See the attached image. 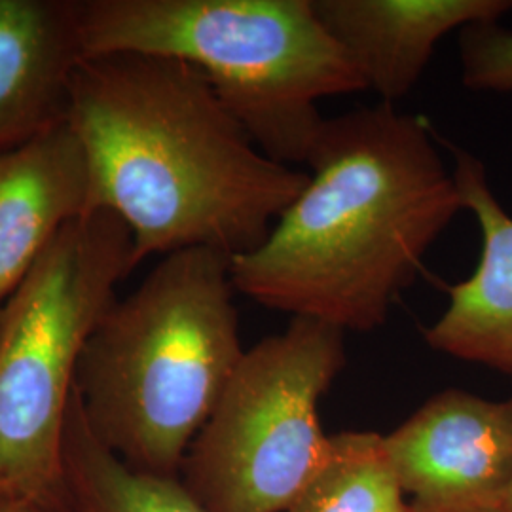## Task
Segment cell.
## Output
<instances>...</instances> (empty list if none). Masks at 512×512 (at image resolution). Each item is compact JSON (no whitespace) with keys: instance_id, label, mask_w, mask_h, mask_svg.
<instances>
[{"instance_id":"obj_9","label":"cell","mask_w":512,"mask_h":512,"mask_svg":"<svg viewBox=\"0 0 512 512\" xmlns=\"http://www.w3.org/2000/svg\"><path fill=\"white\" fill-rule=\"evenodd\" d=\"M311 6L366 90L391 105L412 92L448 33L512 12V0H311Z\"/></svg>"},{"instance_id":"obj_6","label":"cell","mask_w":512,"mask_h":512,"mask_svg":"<svg viewBox=\"0 0 512 512\" xmlns=\"http://www.w3.org/2000/svg\"><path fill=\"white\" fill-rule=\"evenodd\" d=\"M344 330L293 317L245 349L179 480L205 512H285L329 456L319 403L346 366Z\"/></svg>"},{"instance_id":"obj_16","label":"cell","mask_w":512,"mask_h":512,"mask_svg":"<svg viewBox=\"0 0 512 512\" xmlns=\"http://www.w3.org/2000/svg\"><path fill=\"white\" fill-rule=\"evenodd\" d=\"M505 512H512V486L507 495V505H505Z\"/></svg>"},{"instance_id":"obj_4","label":"cell","mask_w":512,"mask_h":512,"mask_svg":"<svg viewBox=\"0 0 512 512\" xmlns=\"http://www.w3.org/2000/svg\"><path fill=\"white\" fill-rule=\"evenodd\" d=\"M86 57L137 52L200 69L256 147L308 164L327 118L317 103L366 90L311 0H80Z\"/></svg>"},{"instance_id":"obj_11","label":"cell","mask_w":512,"mask_h":512,"mask_svg":"<svg viewBox=\"0 0 512 512\" xmlns=\"http://www.w3.org/2000/svg\"><path fill=\"white\" fill-rule=\"evenodd\" d=\"M80 0H0V150L67 122Z\"/></svg>"},{"instance_id":"obj_3","label":"cell","mask_w":512,"mask_h":512,"mask_svg":"<svg viewBox=\"0 0 512 512\" xmlns=\"http://www.w3.org/2000/svg\"><path fill=\"white\" fill-rule=\"evenodd\" d=\"M230 264L207 247L164 256L86 340L76 401L93 437L133 471L179 478L245 355Z\"/></svg>"},{"instance_id":"obj_5","label":"cell","mask_w":512,"mask_h":512,"mask_svg":"<svg viewBox=\"0 0 512 512\" xmlns=\"http://www.w3.org/2000/svg\"><path fill=\"white\" fill-rule=\"evenodd\" d=\"M135 268L128 226L97 209L71 222L0 306V495L67 509L78 361Z\"/></svg>"},{"instance_id":"obj_13","label":"cell","mask_w":512,"mask_h":512,"mask_svg":"<svg viewBox=\"0 0 512 512\" xmlns=\"http://www.w3.org/2000/svg\"><path fill=\"white\" fill-rule=\"evenodd\" d=\"M285 512H408L384 435H330L329 456Z\"/></svg>"},{"instance_id":"obj_10","label":"cell","mask_w":512,"mask_h":512,"mask_svg":"<svg viewBox=\"0 0 512 512\" xmlns=\"http://www.w3.org/2000/svg\"><path fill=\"white\" fill-rule=\"evenodd\" d=\"M450 150L482 249L475 272L448 287V308L425 329V342L459 361L492 368L512 384V217L495 198L484 164L461 148Z\"/></svg>"},{"instance_id":"obj_7","label":"cell","mask_w":512,"mask_h":512,"mask_svg":"<svg viewBox=\"0 0 512 512\" xmlns=\"http://www.w3.org/2000/svg\"><path fill=\"white\" fill-rule=\"evenodd\" d=\"M408 512H505L512 399L444 389L384 435Z\"/></svg>"},{"instance_id":"obj_12","label":"cell","mask_w":512,"mask_h":512,"mask_svg":"<svg viewBox=\"0 0 512 512\" xmlns=\"http://www.w3.org/2000/svg\"><path fill=\"white\" fill-rule=\"evenodd\" d=\"M65 490L69 512H205L179 478L129 469L93 437L76 401L65 435Z\"/></svg>"},{"instance_id":"obj_14","label":"cell","mask_w":512,"mask_h":512,"mask_svg":"<svg viewBox=\"0 0 512 512\" xmlns=\"http://www.w3.org/2000/svg\"><path fill=\"white\" fill-rule=\"evenodd\" d=\"M459 59L465 88L512 93V31L499 21H480L461 29Z\"/></svg>"},{"instance_id":"obj_8","label":"cell","mask_w":512,"mask_h":512,"mask_svg":"<svg viewBox=\"0 0 512 512\" xmlns=\"http://www.w3.org/2000/svg\"><path fill=\"white\" fill-rule=\"evenodd\" d=\"M93 211L92 167L69 122L0 150V306L55 238Z\"/></svg>"},{"instance_id":"obj_15","label":"cell","mask_w":512,"mask_h":512,"mask_svg":"<svg viewBox=\"0 0 512 512\" xmlns=\"http://www.w3.org/2000/svg\"><path fill=\"white\" fill-rule=\"evenodd\" d=\"M0 512H69L67 509H57L50 505H42L31 499L21 497H4L0 495Z\"/></svg>"},{"instance_id":"obj_1","label":"cell","mask_w":512,"mask_h":512,"mask_svg":"<svg viewBox=\"0 0 512 512\" xmlns=\"http://www.w3.org/2000/svg\"><path fill=\"white\" fill-rule=\"evenodd\" d=\"M67 122L90 160L95 211L124 220L137 266L192 247L251 253L308 183L256 147L209 78L175 57H84Z\"/></svg>"},{"instance_id":"obj_2","label":"cell","mask_w":512,"mask_h":512,"mask_svg":"<svg viewBox=\"0 0 512 512\" xmlns=\"http://www.w3.org/2000/svg\"><path fill=\"white\" fill-rule=\"evenodd\" d=\"M308 183L255 251L232 258L238 293L270 310L368 332L459 211L427 118L391 103L327 118Z\"/></svg>"}]
</instances>
